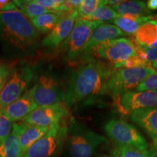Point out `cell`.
Listing matches in <instances>:
<instances>
[{
  "instance_id": "obj_9",
  "label": "cell",
  "mask_w": 157,
  "mask_h": 157,
  "mask_svg": "<svg viewBox=\"0 0 157 157\" xmlns=\"http://www.w3.org/2000/svg\"><path fill=\"white\" fill-rule=\"evenodd\" d=\"M104 130L117 146H126L142 150L149 148L148 143L140 132L122 119H113L107 121Z\"/></svg>"
},
{
  "instance_id": "obj_21",
  "label": "cell",
  "mask_w": 157,
  "mask_h": 157,
  "mask_svg": "<svg viewBox=\"0 0 157 157\" xmlns=\"http://www.w3.org/2000/svg\"><path fill=\"white\" fill-rule=\"evenodd\" d=\"M112 8L119 15H151V12L143 1H121Z\"/></svg>"
},
{
  "instance_id": "obj_13",
  "label": "cell",
  "mask_w": 157,
  "mask_h": 157,
  "mask_svg": "<svg viewBox=\"0 0 157 157\" xmlns=\"http://www.w3.org/2000/svg\"><path fill=\"white\" fill-rule=\"evenodd\" d=\"M78 19L76 10L65 15L55 28L42 39L41 45L45 48H56L69 36L76 21Z\"/></svg>"
},
{
  "instance_id": "obj_29",
  "label": "cell",
  "mask_w": 157,
  "mask_h": 157,
  "mask_svg": "<svg viewBox=\"0 0 157 157\" xmlns=\"http://www.w3.org/2000/svg\"><path fill=\"white\" fill-rule=\"evenodd\" d=\"M34 1L42 7L54 11L58 14H60V7L64 2L63 0H34Z\"/></svg>"
},
{
  "instance_id": "obj_36",
  "label": "cell",
  "mask_w": 157,
  "mask_h": 157,
  "mask_svg": "<svg viewBox=\"0 0 157 157\" xmlns=\"http://www.w3.org/2000/svg\"><path fill=\"white\" fill-rule=\"evenodd\" d=\"M102 157H113V156H102Z\"/></svg>"
},
{
  "instance_id": "obj_32",
  "label": "cell",
  "mask_w": 157,
  "mask_h": 157,
  "mask_svg": "<svg viewBox=\"0 0 157 157\" xmlns=\"http://www.w3.org/2000/svg\"><path fill=\"white\" fill-rule=\"evenodd\" d=\"M18 10L13 2L9 0H0V13Z\"/></svg>"
},
{
  "instance_id": "obj_4",
  "label": "cell",
  "mask_w": 157,
  "mask_h": 157,
  "mask_svg": "<svg viewBox=\"0 0 157 157\" xmlns=\"http://www.w3.org/2000/svg\"><path fill=\"white\" fill-rule=\"evenodd\" d=\"M131 39L119 38L108 41L92 49L82 57L81 60L93 58L113 64L115 68L127 59L136 55Z\"/></svg>"
},
{
  "instance_id": "obj_31",
  "label": "cell",
  "mask_w": 157,
  "mask_h": 157,
  "mask_svg": "<svg viewBox=\"0 0 157 157\" xmlns=\"http://www.w3.org/2000/svg\"><path fill=\"white\" fill-rule=\"evenodd\" d=\"M149 62L151 64L152 68H157V48H145Z\"/></svg>"
},
{
  "instance_id": "obj_11",
  "label": "cell",
  "mask_w": 157,
  "mask_h": 157,
  "mask_svg": "<svg viewBox=\"0 0 157 157\" xmlns=\"http://www.w3.org/2000/svg\"><path fill=\"white\" fill-rule=\"evenodd\" d=\"M115 98L118 109L124 114H131L138 110L157 107V90L128 91Z\"/></svg>"
},
{
  "instance_id": "obj_22",
  "label": "cell",
  "mask_w": 157,
  "mask_h": 157,
  "mask_svg": "<svg viewBox=\"0 0 157 157\" xmlns=\"http://www.w3.org/2000/svg\"><path fill=\"white\" fill-rule=\"evenodd\" d=\"M63 16L57 13H47L31 18L30 21L38 33L48 34Z\"/></svg>"
},
{
  "instance_id": "obj_15",
  "label": "cell",
  "mask_w": 157,
  "mask_h": 157,
  "mask_svg": "<svg viewBox=\"0 0 157 157\" xmlns=\"http://www.w3.org/2000/svg\"><path fill=\"white\" fill-rule=\"evenodd\" d=\"M124 35V33L118 28L117 25L109 24V23H105V24L103 23L94 30L86 46L83 56L87 54L92 49L98 45L106 42L108 41L119 39Z\"/></svg>"
},
{
  "instance_id": "obj_6",
  "label": "cell",
  "mask_w": 157,
  "mask_h": 157,
  "mask_svg": "<svg viewBox=\"0 0 157 157\" xmlns=\"http://www.w3.org/2000/svg\"><path fill=\"white\" fill-rule=\"evenodd\" d=\"M156 71L154 68H121L114 69L108 80L106 92L117 98L126 92L135 89L141 82Z\"/></svg>"
},
{
  "instance_id": "obj_17",
  "label": "cell",
  "mask_w": 157,
  "mask_h": 157,
  "mask_svg": "<svg viewBox=\"0 0 157 157\" xmlns=\"http://www.w3.org/2000/svg\"><path fill=\"white\" fill-rule=\"evenodd\" d=\"M23 121L13 124V130L8 137L0 143V157H22L20 135Z\"/></svg>"
},
{
  "instance_id": "obj_12",
  "label": "cell",
  "mask_w": 157,
  "mask_h": 157,
  "mask_svg": "<svg viewBox=\"0 0 157 157\" xmlns=\"http://www.w3.org/2000/svg\"><path fill=\"white\" fill-rule=\"evenodd\" d=\"M69 115L68 109L63 102L54 105L36 108L23 119V121L33 126L48 127L64 120Z\"/></svg>"
},
{
  "instance_id": "obj_28",
  "label": "cell",
  "mask_w": 157,
  "mask_h": 157,
  "mask_svg": "<svg viewBox=\"0 0 157 157\" xmlns=\"http://www.w3.org/2000/svg\"><path fill=\"white\" fill-rule=\"evenodd\" d=\"M136 91H154L157 90V71L148 76L135 88Z\"/></svg>"
},
{
  "instance_id": "obj_24",
  "label": "cell",
  "mask_w": 157,
  "mask_h": 157,
  "mask_svg": "<svg viewBox=\"0 0 157 157\" xmlns=\"http://www.w3.org/2000/svg\"><path fill=\"white\" fill-rule=\"evenodd\" d=\"M112 154L113 157H156L153 148L142 150L126 146H117Z\"/></svg>"
},
{
  "instance_id": "obj_33",
  "label": "cell",
  "mask_w": 157,
  "mask_h": 157,
  "mask_svg": "<svg viewBox=\"0 0 157 157\" xmlns=\"http://www.w3.org/2000/svg\"><path fill=\"white\" fill-rule=\"evenodd\" d=\"M146 7L149 10H157V0H148Z\"/></svg>"
},
{
  "instance_id": "obj_3",
  "label": "cell",
  "mask_w": 157,
  "mask_h": 157,
  "mask_svg": "<svg viewBox=\"0 0 157 157\" xmlns=\"http://www.w3.org/2000/svg\"><path fill=\"white\" fill-rule=\"evenodd\" d=\"M68 126V150L71 157H92L98 147L108 142L106 137L81 125Z\"/></svg>"
},
{
  "instance_id": "obj_26",
  "label": "cell",
  "mask_w": 157,
  "mask_h": 157,
  "mask_svg": "<svg viewBox=\"0 0 157 157\" xmlns=\"http://www.w3.org/2000/svg\"><path fill=\"white\" fill-rule=\"evenodd\" d=\"M104 0H82V2L76 10L78 17L85 19L95 13L101 5L104 3Z\"/></svg>"
},
{
  "instance_id": "obj_27",
  "label": "cell",
  "mask_w": 157,
  "mask_h": 157,
  "mask_svg": "<svg viewBox=\"0 0 157 157\" xmlns=\"http://www.w3.org/2000/svg\"><path fill=\"white\" fill-rule=\"evenodd\" d=\"M13 122L7 117L3 109L0 108V143L8 137L13 130Z\"/></svg>"
},
{
  "instance_id": "obj_7",
  "label": "cell",
  "mask_w": 157,
  "mask_h": 157,
  "mask_svg": "<svg viewBox=\"0 0 157 157\" xmlns=\"http://www.w3.org/2000/svg\"><path fill=\"white\" fill-rule=\"evenodd\" d=\"M34 78V72L30 66L20 63L13 68L10 76L0 93V108L5 109L29 90Z\"/></svg>"
},
{
  "instance_id": "obj_16",
  "label": "cell",
  "mask_w": 157,
  "mask_h": 157,
  "mask_svg": "<svg viewBox=\"0 0 157 157\" xmlns=\"http://www.w3.org/2000/svg\"><path fill=\"white\" fill-rule=\"evenodd\" d=\"M130 119L144 129L152 138L157 137V109L134 111L130 114Z\"/></svg>"
},
{
  "instance_id": "obj_19",
  "label": "cell",
  "mask_w": 157,
  "mask_h": 157,
  "mask_svg": "<svg viewBox=\"0 0 157 157\" xmlns=\"http://www.w3.org/2000/svg\"><path fill=\"white\" fill-rule=\"evenodd\" d=\"M49 129L50 128L48 127L33 126L23 121L22 130L20 135V143L22 156L32 145H34L37 140H39L48 132Z\"/></svg>"
},
{
  "instance_id": "obj_20",
  "label": "cell",
  "mask_w": 157,
  "mask_h": 157,
  "mask_svg": "<svg viewBox=\"0 0 157 157\" xmlns=\"http://www.w3.org/2000/svg\"><path fill=\"white\" fill-rule=\"evenodd\" d=\"M153 15H119L112 22L124 33L135 34L142 25L154 20Z\"/></svg>"
},
{
  "instance_id": "obj_35",
  "label": "cell",
  "mask_w": 157,
  "mask_h": 157,
  "mask_svg": "<svg viewBox=\"0 0 157 157\" xmlns=\"http://www.w3.org/2000/svg\"><path fill=\"white\" fill-rule=\"evenodd\" d=\"M153 146H154V150L156 153V156H157V137L153 138Z\"/></svg>"
},
{
  "instance_id": "obj_18",
  "label": "cell",
  "mask_w": 157,
  "mask_h": 157,
  "mask_svg": "<svg viewBox=\"0 0 157 157\" xmlns=\"http://www.w3.org/2000/svg\"><path fill=\"white\" fill-rule=\"evenodd\" d=\"M135 40L143 48H157V20L144 23L135 34Z\"/></svg>"
},
{
  "instance_id": "obj_23",
  "label": "cell",
  "mask_w": 157,
  "mask_h": 157,
  "mask_svg": "<svg viewBox=\"0 0 157 157\" xmlns=\"http://www.w3.org/2000/svg\"><path fill=\"white\" fill-rule=\"evenodd\" d=\"M13 2L23 15L30 19L47 13H56L34 2V0H15Z\"/></svg>"
},
{
  "instance_id": "obj_1",
  "label": "cell",
  "mask_w": 157,
  "mask_h": 157,
  "mask_svg": "<svg viewBox=\"0 0 157 157\" xmlns=\"http://www.w3.org/2000/svg\"><path fill=\"white\" fill-rule=\"evenodd\" d=\"M114 68L93 58L82 60L71 76L65 89L63 103L68 109L76 105L93 103L106 95L108 80Z\"/></svg>"
},
{
  "instance_id": "obj_5",
  "label": "cell",
  "mask_w": 157,
  "mask_h": 157,
  "mask_svg": "<svg viewBox=\"0 0 157 157\" xmlns=\"http://www.w3.org/2000/svg\"><path fill=\"white\" fill-rule=\"evenodd\" d=\"M103 24L101 21H87L78 18L66 40L63 43L62 50L66 60L76 63L82 60V57L94 30Z\"/></svg>"
},
{
  "instance_id": "obj_2",
  "label": "cell",
  "mask_w": 157,
  "mask_h": 157,
  "mask_svg": "<svg viewBox=\"0 0 157 157\" xmlns=\"http://www.w3.org/2000/svg\"><path fill=\"white\" fill-rule=\"evenodd\" d=\"M0 44L12 56H28L39 48V34L19 9L1 12Z\"/></svg>"
},
{
  "instance_id": "obj_34",
  "label": "cell",
  "mask_w": 157,
  "mask_h": 157,
  "mask_svg": "<svg viewBox=\"0 0 157 157\" xmlns=\"http://www.w3.org/2000/svg\"><path fill=\"white\" fill-rule=\"evenodd\" d=\"M121 2V1H119V0H109V1H107V5L109 6H114L118 5V4H119Z\"/></svg>"
},
{
  "instance_id": "obj_8",
  "label": "cell",
  "mask_w": 157,
  "mask_h": 157,
  "mask_svg": "<svg viewBox=\"0 0 157 157\" xmlns=\"http://www.w3.org/2000/svg\"><path fill=\"white\" fill-rule=\"evenodd\" d=\"M68 125L64 120L55 124L22 157H57L67 137Z\"/></svg>"
},
{
  "instance_id": "obj_30",
  "label": "cell",
  "mask_w": 157,
  "mask_h": 157,
  "mask_svg": "<svg viewBox=\"0 0 157 157\" xmlns=\"http://www.w3.org/2000/svg\"><path fill=\"white\" fill-rule=\"evenodd\" d=\"M13 67L10 65L0 62V93L3 90L10 76Z\"/></svg>"
},
{
  "instance_id": "obj_14",
  "label": "cell",
  "mask_w": 157,
  "mask_h": 157,
  "mask_svg": "<svg viewBox=\"0 0 157 157\" xmlns=\"http://www.w3.org/2000/svg\"><path fill=\"white\" fill-rule=\"evenodd\" d=\"M36 108L38 106L34 103L29 90L17 101L3 109L13 122H17L24 119Z\"/></svg>"
},
{
  "instance_id": "obj_25",
  "label": "cell",
  "mask_w": 157,
  "mask_h": 157,
  "mask_svg": "<svg viewBox=\"0 0 157 157\" xmlns=\"http://www.w3.org/2000/svg\"><path fill=\"white\" fill-rule=\"evenodd\" d=\"M119 15L112 8V7L107 5V1L105 0L103 5L98 7L95 13L90 16L86 17L84 20L93 21H112L119 17Z\"/></svg>"
},
{
  "instance_id": "obj_10",
  "label": "cell",
  "mask_w": 157,
  "mask_h": 157,
  "mask_svg": "<svg viewBox=\"0 0 157 157\" xmlns=\"http://www.w3.org/2000/svg\"><path fill=\"white\" fill-rule=\"evenodd\" d=\"M30 92L37 106H46L63 101L65 90L60 82L50 74H41L36 78Z\"/></svg>"
}]
</instances>
